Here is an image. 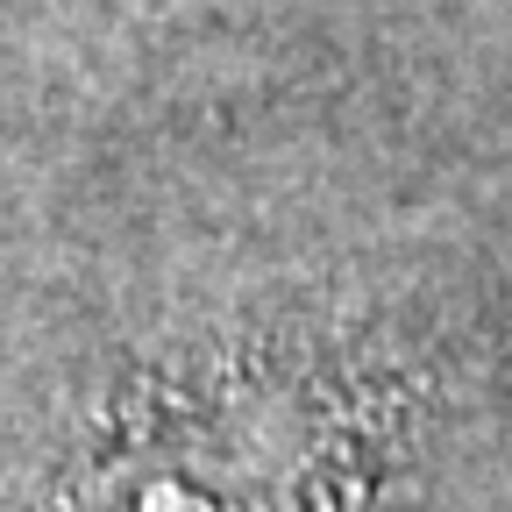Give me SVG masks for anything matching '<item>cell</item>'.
I'll return each mask as SVG.
<instances>
[{
	"instance_id": "obj_1",
	"label": "cell",
	"mask_w": 512,
	"mask_h": 512,
	"mask_svg": "<svg viewBox=\"0 0 512 512\" xmlns=\"http://www.w3.org/2000/svg\"><path fill=\"white\" fill-rule=\"evenodd\" d=\"M271 420H285V399H256V392H214L157 413L150 427H128L121 448H100L86 477L72 484L57 512H299L278 498H256L271 484L313 491L328 477V441L271 448Z\"/></svg>"
}]
</instances>
